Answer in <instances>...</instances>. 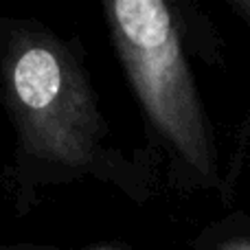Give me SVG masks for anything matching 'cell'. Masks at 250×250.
Segmentation results:
<instances>
[{
  "instance_id": "1",
  "label": "cell",
  "mask_w": 250,
  "mask_h": 250,
  "mask_svg": "<svg viewBox=\"0 0 250 250\" xmlns=\"http://www.w3.org/2000/svg\"><path fill=\"white\" fill-rule=\"evenodd\" d=\"M0 104L13 136L2 187L18 217L82 182L108 185L136 204L156 195L160 154L114 143L79 38L0 11Z\"/></svg>"
},
{
  "instance_id": "2",
  "label": "cell",
  "mask_w": 250,
  "mask_h": 250,
  "mask_svg": "<svg viewBox=\"0 0 250 250\" xmlns=\"http://www.w3.org/2000/svg\"><path fill=\"white\" fill-rule=\"evenodd\" d=\"M104 20L151 143L180 193L222 187L211 121L189 64L187 18L169 0H105Z\"/></svg>"
},
{
  "instance_id": "3",
  "label": "cell",
  "mask_w": 250,
  "mask_h": 250,
  "mask_svg": "<svg viewBox=\"0 0 250 250\" xmlns=\"http://www.w3.org/2000/svg\"><path fill=\"white\" fill-rule=\"evenodd\" d=\"M193 250H250V222L230 217L211 224L193 239Z\"/></svg>"
},
{
  "instance_id": "4",
  "label": "cell",
  "mask_w": 250,
  "mask_h": 250,
  "mask_svg": "<svg viewBox=\"0 0 250 250\" xmlns=\"http://www.w3.org/2000/svg\"><path fill=\"white\" fill-rule=\"evenodd\" d=\"M0 250H127L119 246H105V244H97V246H79V248H64V246H44V244H0Z\"/></svg>"
},
{
  "instance_id": "5",
  "label": "cell",
  "mask_w": 250,
  "mask_h": 250,
  "mask_svg": "<svg viewBox=\"0 0 250 250\" xmlns=\"http://www.w3.org/2000/svg\"><path fill=\"white\" fill-rule=\"evenodd\" d=\"M235 7H237L239 11L248 18V22H250V0H237V2H235Z\"/></svg>"
}]
</instances>
